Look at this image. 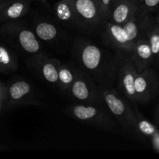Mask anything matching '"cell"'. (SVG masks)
Segmentation results:
<instances>
[{
    "mask_svg": "<svg viewBox=\"0 0 159 159\" xmlns=\"http://www.w3.org/2000/svg\"><path fill=\"white\" fill-rule=\"evenodd\" d=\"M74 64L93 79L101 89L112 88L116 82V63L112 55L86 40H77L72 48Z\"/></svg>",
    "mask_w": 159,
    "mask_h": 159,
    "instance_id": "6da1fadb",
    "label": "cell"
},
{
    "mask_svg": "<svg viewBox=\"0 0 159 159\" xmlns=\"http://www.w3.org/2000/svg\"><path fill=\"white\" fill-rule=\"evenodd\" d=\"M103 103L112 116L116 120L121 128L127 134H138L137 117L134 108L130 101L116 89H106L102 90Z\"/></svg>",
    "mask_w": 159,
    "mask_h": 159,
    "instance_id": "7a4b0ae2",
    "label": "cell"
},
{
    "mask_svg": "<svg viewBox=\"0 0 159 159\" xmlns=\"http://www.w3.org/2000/svg\"><path fill=\"white\" fill-rule=\"evenodd\" d=\"M69 116L82 123L108 131H117L113 116L104 103H78L66 108Z\"/></svg>",
    "mask_w": 159,
    "mask_h": 159,
    "instance_id": "3957f363",
    "label": "cell"
},
{
    "mask_svg": "<svg viewBox=\"0 0 159 159\" xmlns=\"http://www.w3.org/2000/svg\"><path fill=\"white\" fill-rule=\"evenodd\" d=\"M0 34L9 44L27 54H40L41 44L34 30L16 21L4 23L0 29Z\"/></svg>",
    "mask_w": 159,
    "mask_h": 159,
    "instance_id": "277c9868",
    "label": "cell"
},
{
    "mask_svg": "<svg viewBox=\"0 0 159 159\" xmlns=\"http://www.w3.org/2000/svg\"><path fill=\"white\" fill-rule=\"evenodd\" d=\"M115 57L116 63V82L117 89L121 92L132 104L138 105L134 85L138 72L132 61L130 52L117 51Z\"/></svg>",
    "mask_w": 159,
    "mask_h": 159,
    "instance_id": "5b68a950",
    "label": "cell"
},
{
    "mask_svg": "<svg viewBox=\"0 0 159 159\" xmlns=\"http://www.w3.org/2000/svg\"><path fill=\"white\" fill-rule=\"evenodd\" d=\"M75 79L69 93L79 103H103L102 91L87 73L73 64Z\"/></svg>",
    "mask_w": 159,
    "mask_h": 159,
    "instance_id": "8992f818",
    "label": "cell"
},
{
    "mask_svg": "<svg viewBox=\"0 0 159 159\" xmlns=\"http://www.w3.org/2000/svg\"><path fill=\"white\" fill-rule=\"evenodd\" d=\"M71 2L80 30L93 33L100 30L104 20L95 0H71Z\"/></svg>",
    "mask_w": 159,
    "mask_h": 159,
    "instance_id": "52a82bcc",
    "label": "cell"
},
{
    "mask_svg": "<svg viewBox=\"0 0 159 159\" xmlns=\"http://www.w3.org/2000/svg\"><path fill=\"white\" fill-rule=\"evenodd\" d=\"M158 80L156 71L148 67L138 73L134 80L137 104H145L158 94Z\"/></svg>",
    "mask_w": 159,
    "mask_h": 159,
    "instance_id": "ba28073f",
    "label": "cell"
},
{
    "mask_svg": "<svg viewBox=\"0 0 159 159\" xmlns=\"http://www.w3.org/2000/svg\"><path fill=\"white\" fill-rule=\"evenodd\" d=\"M101 39L107 46L110 47L117 51L130 52L133 45L130 43L127 33L121 25L116 24L110 21H105L100 30Z\"/></svg>",
    "mask_w": 159,
    "mask_h": 159,
    "instance_id": "9c48e42d",
    "label": "cell"
},
{
    "mask_svg": "<svg viewBox=\"0 0 159 159\" xmlns=\"http://www.w3.org/2000/svg\"><path fill=\"white\" fill-rule=\"evenodd\" d=\"M61 61L51 58L45 54H35L29 59V67L33 68L42 79L57 89L58 84V67Z\"/></svg>",
    "mask_w": 159,
    "mask_h": 159,
    "instance_id": "30bf717a",
    "label": "cell"
},
{
    "mask_svg": "<svg viewBox=\"0 0 159 159\" xmlns=\"http://www.w3.org/2000/svg\"><path fill=\"white\" fill-rule=\"evenodd\" d=\"M7 100L10 106L38 104L35 93L29 82L25 80H16L7 86Z\"/></svg>",
    "mask_w": 159,
    "mask_h": 159,
    "instance_id": "8fae6325",
    "label": "cell"
},
{
    "mask_svg": "<svg viewBox=\"0 0 159 159\" xmlns=\"http://www.w3.org/2000/svg\"><path fill=\"white\" fill-rule=\"evenodd\" d=\"M153 16V14L148 13L140 9L129 21L123 25L129 41L133 47L139 39L144 37Z\"/></svg>",
    "mask_w": 159,
    "mask_h": 159,
    "instance_id": "7c38bea8",
    "label": "cell"
},
{
    "mask_svg": "<svg viewBox=\"0 0 159 159\" xmlns=\"http://www.w3.org/2000/svg\"><path fill=\"white\" fill-rule=\"evenodd\" d=\"M130 54L138 73L151 67L154 63L153 54L146 37H141L135 43Z\"/></svg>",
    "mask_w": 159,
    "mask_h": 159,
    "instance_id": "4fadbf2b",
    "label": "cell"
},
{
    "mask_svg": "<svg viewBox=\"0 0 159 159\" xmlns=\"http://www.w3.org/2000/svg\"><path fill=\"white\" fill-rule=\"evenodd\" d=\"M30 9V1L4 0L0 4V23L16 21Z\"/></svg>",
    "mask_w": 159,
    "mask_h": 159,
    "instance_id": "5bb4252c",
    "label": "cell"
},
{
    "mask_svg": "<svg viewBox=\"0 0 159 159\" xmlns=\"http://www.w3.org/2000/svg\"><path fill=\"white\" fill-rule=\"evenodd\" d=\"M140 8L129 0H119L113 4L107 21L123 26L133 17Z\"/></svg>",
    "mask_w": 159,
    "mask_h": 159,
    "instance_id": "9a60e30c",
    "label": "cell"
},
{
    "mask_svg": "<svg viewBox=\"0 0 159 159\" xmlns=\"http://www.w3.org/2000/svg\"><path fill=\"white\" fill-rule=\"evenodd\" d=\"M53 13L59 22L65 26L80 30L79 22L71 0H60L54 5Z\"/></svg>",
    "mask_w": 159,
    "mask_h": 159,
    "instance_id": "2e32d148",
    "label": "cell"
},
{
    "mask_svg": "<svg viewBox=\"0 0 159 159\" xmlns=\"http://www.w3.org/2000/svg\"><path fill=\"white\" fill-rule=\"evenodd\" d=\"M137 117L138 134L150 140L153 148L159 153V130L153 124L146 120L138 110L137 105L133 104Z\"/></svg>",
    "mask_w": 159,
    "mask_h": 159,
    "instance_id": "e0dca14e",
    "label": "cell"
},
{
    "mask_svg": "<svg viewBox=\"0 0 159 159\" xmlns=\"http://www.w3.org/2000/svg\"><path fill=\"white\" fill-rule=\"evenodd\" d=\"M18 68V58L15 53L9 48L0 45V75L12 74Z\"/></svg>",
    "mask_w": 159,
    "mask_h": 159,
    "instance_id": "ac0fdd59",
    "label": "cell"
},
{
    "mask_svg": "<svg viewBox=\"0 0 159 159\" xmlns=\"http://www.w3.org/2000/svg\"><path fill=\"white\" fill-rule=\"evenodd\" d=\"M34 34L43 41H52L59 36V30L54 23L48 21H39L34 24Z\"/></svg>",
    "mask_w": 159,
    "mask_h": 159,
    "instance_id": "d6986e66",
    "label": "cell"
},
{
    "mask_svg": "<svg viewBox=\"0 0 159 159\" xmlns=\"http://www.w3.org/2000/svg\"><path fill=\"white\" fill-rule=\"evenodd\" d=\"M144 37H146L148 40L153 54L154 63L156 64L159 57V24L155 16H153L152 17Z\"/></svg>",
    "mask_w": 159,
    "mask_h": 159,
    "instance_id": "ffe728a7",
    "label": "cell"
},
{
    "mask_svg": "<svg viewBox=\"0 0 159 159\" xmlns=\"http://www.w3.org/2000/svg\"><path fill=\"white\" fill-rule=\"evenodd\" d=\"M75 79V71L72 66L62 64L58 67V84L57 89L63 93H69L70 88Z\"/></svg>",
    "mask_w": 159,
    "mask_h": 159,
    "instance_id": "44dd1931",
    "label": "cell"
},
{
    "mask_svg": "<svg viewBox=\"0 0 159 159\" xmlns=\"http://www.w3.org/2000/svg\"><path fill=\"white\" fill-rule=\"evenodd\" d=\"M140 9L150 14L159 12V0H141Z\"/></svg>",
    "mask_w": 159,
    "mask_h": 159,
    "instance_id": "7402d4cb",
    "label": "cell"
},
{
    "mask_svg": "<svg viewBox=\"0 0 159 159\" xmlns=\"http://www.w3.org/2000/svg\"><path fill=\"white\" fill-rule=\"evenodd\" d=\"M97 4L100 9V12L102 14L104 22L107 21L110 10L113 6V0H97Z\"/></svg>",
    "mask_w": 159,
    "mask_h": 159,
    "instance_id": "603a6c76",
    "label": "cell"
},
{
    "mask_svg": "<svg viewBox=\"0 0 159 159\" xmlns=\"http://www.w3.org/2000/svg\"><path fill=\"white\" fill-rule=\"evenodd\" d=\"M7 85L0 82V104L7 100Z\"/></svg>",
    "mask_w": 159,
    "mask_h": 159,
    "instance_id": "cb8c5ba5",
    "label": "cell"
},
{
    "mask_svg": "<svg viewBox=\"0 0 159 159\" xmlns=\"http://www.w3.org/2000/svg\"><path fill=\"white\" fill-rule=\"evenodd\" d=\"M129 1H130L131 2H133L134 4H135L136 6H138V7L140 8V4H141V0H129Z\"/></svg>",
    "mask_w": 159,
    "mask_h": 159,
    "instance_id": "d4e9b609",
    "label": "cell"
},
{
    "mask_svg": "<svg viewBox=\"0 0 159 159\" xmlns=\"http://www.w3.org/2000/svg\"><path fill=\"white\" fill-rule=\"evenodd\" d=\"M156 117L158 118V120H159V105L156 109Z\"/></svg>",
    "mask_w": 159,
    "mask_h": 159,
    "instance_id": "484cf974",
    "label": "cell"
},
{
    "mask_svg": "<svg viewBox=\"0 0 159 159\" xmlns=\"http://www.w3.org/2000/svg\"><path fill=\"white\" fill-rule=\"evenodd\" d=\"M155 17H156V20H157V21H158V24H159V12H158V13H157V15L155 16Z\"/></svg>",
    "mask_w": 159,
    "mask_h": 159,
    "instance_id": "4316f807",
    "label": "cell"
},
{
    "mask_svg": "<svg viewBox=\"0 0 159 159\" xmlns=\"http://www.w3.org/2000/svg\"><path fill=\"white\" fill-rule=\"evenodd\" d=\"M30 1H42V2H45L46 0H30Z\"/></svg>",
    "mask_w": 159,
    "mask_h": 159,
    "instance_id": "83f0119b",
    "label": "cell"
},
{
    "mask_svg": "<svg viewBox=\"0 0 159 159\" xmlns=\"http://www.w3.org/2000/svg\"><path fill=\"white\" fill-rule=\"evenodd\" d=\"M158 95L159 96V80H158Z\"/></svg>",
    "mask_w": 159,
    "mask_h": 159,
    "instance_id": "f1b7e54d",
    "label": "cell"
},
{
    "mask_svg": "<svg viewBox=\"0 0 159 159\" xmlns=\"http://www.w3.org/2000/svg\"><path fill=\"white\" fill-rule=\"evenodd\" d=\"M117 1H119V0H113V4L114 2H117Z\"/></svg>",
    "mask_w": 159,
    "mask_h": 159,
    "instance_id": "f546056e",
    "label": "cell"
},
{
    "mask_svg": "<svg viewBox=\"0 0 159 159\" xmlns=\"http://www.w3.org/2000/svg\"><path fill=\"white\" fill-rule=\"evenodd\" d=\"M19 1H30V0H19Z\"/></svg>",
    "mask_w": 159,
    "mask_h": 159,
    "instance_id": "4dcf8cb0",
    "label": "cell"
},
{
    "mask_svg": "<svg viewBox=\"0 0 159 159\" xmlns=\"http://www.w3.org/2000/svg\"><path fill=\"white\" fill-rule=\"evenodd\" d=\"M157 65H159V57H158V61H157Z\"/></svg>",
    "mask_w": 159,
    "mask_h": 159,
    "instance_id": "1f68e13d",
    "label": "cell"
},
{
    "mask_svg": "<svg viewBox=\"0 0 159 159\" xmlns=\"http://www.w3.org/2000/svg\"><path fill=\"white\" fill-rule=\"evenodd\" d=\"M3 1H4V0H0V4H1V3H2V2H3Z\"/></svg>",
    "mask_w": 159,
    "mask_h": 159,
    "instance_id": "d6a6232c",
    "label": "cell"
},
{
    "mask_svg": "<svg viewBox=\"0 0 159 159\" xmlns=\"http://www.w3.org/2000/svg\"><path fill=\"white\" fill-rule=\"evenodd\" d=\"M95 1H96V2H97V0H95Z\"/></svg>",
    "mask_w": 159,
    "mask_h": 159,
    "instance_id": "836d02e7",
    "label": "cell"
}]
</instances>
